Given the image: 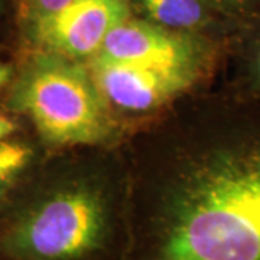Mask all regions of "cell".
<instances>
[{"mask_svg":"<svg viewBox=\"0 0 260 260\" xmlns=\"http://www.w3.org/2000/svg\"><path fill=\"white\" fill-rule=\"evenodd\" d=\"M120 146L121 260H260V100L191 91Z\"/></svg>","mask_w":260,"mask_h":260,"instance_id":"6da1fadb","label":"cell"},{"mask_svg":"<svg viewBox=\"0 0 260 260\" xmlns=\"http://www.w3.org/2000/svg\"><path fill=\"white\" fill-rule=\"evenodd\" d=\"M18 191L0 208V260H121L120 150L93 148Z\"/></svg>","mask_w":260,"mask_h":260,"instance_id":"7a4b0ae2","label":"cell"},{"mask_svg":"<svg viewBox=\"0 0 260 260\" xmlns=\"http://www.w3.org/2000/svg\"><path fill=\"white\" fill-rule=\"evenodd\" d=\"M8 109L25 116L51 148H109L119 143L117 116L85 62L29 51L8 94Z\"/></svg>","mask_w":260,"mask_h":260,"instance_id":"3957f363","label":"cell"},{"mask_svg":"<svg viewBox=\"0 0 260 260\" xmlns=\"http://www.w3.org/2000/svg\"><path fill=\"white\" fill-rule=\"evenodd\" d=\"M220 55L133 62L93 58L85 64L116 116L143 117L167 110L194 91Z\"/></svg>","mask_w":260,"mask_h":260,"instance_id":"277c9868","label":"cell"},{"mask_svg":"<svg viewBox=\"0 0 260 260\" xmlns=\"http://www.w3.org/2000/svg\"><path fill=\"white\" fill-rule=\"evenodd\" d=\"M129 18V0H70L54 13L18 28V32L28 51L87 62L113 29Z\"/></svg>","mask_w":260,"mask_h":260,"instance_id":"5b68a950","label":"cell"},{"mask_svg":"<svg viewBox=\"0 0 260 260\" xmlns=\"http://www.w3.org/2000/svg\"><path fill=\"white\" fill-rule=\"evenodd\" d=\"M133 18L159 28L234 42L240 30L220 15L208 0H129Z\"/></svg>","mask_w":260,"mask_h":260,"instance_id":"8992f818","label":"cell"},{"mask_svg":"<svg viewBox=\"0 0 260 260\" xmlns=\"http://www.w3.org/2000/svg\"><path fill=\"white\" fill-rule=\"evenodd\" d=\"M236 64L234 87L260 100V25L242 32L230 48Z\"/></svg>","mask_w":260,"mask_h":260,"instance_id":"52a82bcc","label":"cell"},{"mask_svg":"<svg viewBox=\"0 0 260 260\" xmlns=\"http://www.w3.org/2000/svg\"><path fill=\"white\" fill-rule=\"evenodd\" d=\"M35 159L37 148L28 140L10 138L0 142V208L22 185Z\"/></svg>","mask_w":260,"mask_h":260,"instance_id":"ba28073f","label":"cell"},{"mask_svg":"<svg viewBox=\"0 0 260 260\" xmlns=\"http://www.w3.org/2000/svg\"><path fill=\"white\" fill-rule=\"evenodd\" d=\"M220 15L240 30L260 25V0H208Z\"/></svg>","mask_w":260,"mask_h":260,"instance_id":"9c48e42d","label":"cell"},{"mask_svg":"<svg viewBox=\"0 0 260 260\" xmlns=\"http://www.w3.org/2000/svg\"><path fill=\"white\" fill-rule=\"evenodd\" d=\"M68 2L70 0H13V22L16 29L54 13Z\"/></svg>","mask_w":260,"mask_h":260,"instance_id":"30bf717a","label":"cell"},{"mask_svg":"<svg viewBox=\"0 0 260 260\" xmlns=\"http://www.w3.org/2000/svg\"><path fill=\"white\" fill-rule=\"evenodd\" d=\"M19 127L20 126H19L18 119H15L8 113L0 112V142L15 138Z\"/></svg>","mask_w":260,"mask_h":260,"instance_id":"8fae6325","label":"cell"},{"mask_svg":"<svg viewBox=\"0 0 260 260\" xmlns=\"http://www.w3.org/2000/svg\"><path fill=\"white\" fill-rule=\"evenodd\" d=\"M15 74L16 73H15V70H13L12 65L0 61V88H3L5 85L12 83L13 78H15Z\"/></svg>","mask_w":260,"mask_h":260,"instance_id":"7c38bea8","label":"cell"},{"mask_svg":"<svg viewBox=\"0 0 260 260\" xmlns=\"http://www.w3.org/2000/svg\"><path fill=\"white\" fill-rule=\"evenodd\" d=\"M9 16L13 19V0H0V29Z\"/></svg>","mask_w":260,"mask_h":260,"instance_id":"4fadbf2b","label":"cell"}]
</instances>
